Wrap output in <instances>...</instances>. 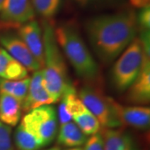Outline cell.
<instances>
[{
  "mask_svg": "<svg viewBox=\"0 0 150 150\" xmlns=\"http://www.w3.org/2000/svg\"><path fill=\"white\" fill-rule=\"evenodd\" d=\"M0 150H14L11 127L0 122Z\"/></svg>",
  "mask_w": 150,
  "mask_h": 150,
  "instance_id": "ffe728a7",
  "label": "cell"
},
{
  "mask_svg": "<svg viewBox=\"0 0 150 150\" xmlns=\"http://www.w3.org/2000/svg\"><path fill=\"white\" fill-rule=\"evenodd\" d=\"M92 48L105 64L113 62L137 37L136 13L123 10L93 17L85 24Z\"/></svg>",
  "mask_w": 150,
  "mask_h": 150,
  "instance_id": "6da1fadb",
  "label": "cell"
},
{
  "mask_svg": "<svg viewBox=\"0 0 150 150\" xmlns=\"http://www.w3.org/2000/svg\"><path fill=\"white\" fill-rule=\"evenodd\" d=\"M57 134L58 144L66 148L82 147L88 139V136L82 132L74 122L72 121L60 124V128Z\"/></svg>",
  "mask_w": 150,
  "mask_h": 150,
  "instance_id": "9a60e30c",
  "label": "cell"
},
{
  "mask_svg": "<svg viewBox=\"0 0 150 150\" xmlns=\"http://www.w3.org/2000/svg\"><path fill=\"white\" fill-rule=\"evenodd\" d=\"M137 25L139 31H149L150 29V5L139 8L136 14Z\"/></svg>",
  "mask_w": 150,
  "mask_h": 150,
  "instance_id": "44dd1931",
  "label": "cell"
},
{
  "mask_svg": "<svg viewBox=\"0 0 150 150\" xmlns=\"http://www.w3.org/2000/svg\"><path fill=\"white\" fill-rule=\"evenodd\" d=\"M30 77L19 80H8L0 79V94H7L16 98L23 104L27 95Z\"/></svg>",
  "mask_w": 150,
  "mask_h": 150,
  "instance_id": "e0dca14e",
  "label": "cell"
},
{
  "mask_svg": "<svg viewBox=\"0 0 150 150\" xmlns=\"http://www.w3.org/2000/svg\"><path fill=\"white\" fill-rule=\"evenodd\" d=\"M83 150H104L103 149V139L102 133L91 135L84 144Z\"/></svg>",
  "mask_w": 150,
  "mask_h": 150,
  "instance_id": "7402d4cb",
  "label": "cell"
},
{
  "mask_svg": "<svg viewBox=\"0 0 150 150\" xmlns=\"http://www.w3.org/2000/svg\"><path fill=\"white\" fill-rule=\"evenodd\" d=\"M150 33H140L144 48L143 64L139 74L128 88V101L139 105H146L150 101Z\"/></svg>",
  "mask_w": 150,
  "mask_h": 150,
  "instance_id": "52a82bcc",
  "label": "cell"
},
{
  "mask_svg": "<svg viewBox=\"0 0 150 150\" xmlns=\"http://www.w3.org/2000/svg\"><path fill=\"white\" fill-rule=\"evenodd\" d=\"M78 95L86 108L94 115L101 128L117 129L122 126L116 113L112 98L105 95L93 86L86 85L78 92Z\"/></svg>",
  "mask_w": 150,
  "mask_h": 150,
  "instance_id": "5b68a950",
  "label": "cell"
},
{
  "mask_svg": "<svg viewBox=\"0 0 150 150\" xmlns=\"http://www.w3.org/2000/svg\"><path fill=\"white\" fill-rule=\"evenodd\" d=\"M28 72L4 48H0V79L19 80L27 78L28 76Z\"/></svg>",
  "mask_w": 150,
  "mask_h": 150,
  "instance_id": "2e32d148",
  "label": "cell"
},
{
  "mask_svg": "<svg viewBox=\"0 0 150 150\" xmlns=\"http://www.w3.org/2000/svg\"><path fill=\"white\" fill-rule=\"evenodd\" d=\"M63 0H31L34 12L50 20L59 13Z\"/></svg>",
  "mask_w": 150,
  "mask_h": 150,
  "instance_id": "d6986e66",
  "label": "cell"
},
{
  "mask_svg": "<svg viewBox=\"0 0 150 150\" xmlns=\"http://www.w3.org/2000/svg\"><path fill=\"white\" fill-rule=\"evenodd\" d=\"M130 2L134 7L138 8H141L149 5L150 0H130Z\"/></svg>",
  "mask_w": 150,
  "mask_h": 150,
  "instance_id": "603a6c76",
  "label": "cell"
},
{
  "mask_svg": "<svg viewBox=\"0 0 150 150\" xmlns=\"http://www.w3.org/2000/svg\"><path fill=\"white\" fill-rule=\"evenodd\" d=\"M64 150H83V147H74V148H67Z\"/></svg>",
  "mask_w": 150,
  "mask_h": 150,
  "instance_id": "d4e9b609",
  "label": "cell"
},
{
  "mask_svg": "<svg viewBox=\"0 0 150 150\" xmlns=\"http://www.w3.org/2000/svg\"><path fill=\"white\" fill-rule=\"evenodd\" d=\"M22 103L14 97L0 94V122L14 127L21 118Z\"/></svg>",
  "mask_w": 150,
  "mask_h": 150,
  "instance_id": "5bb4252c",
  "label": "cell"
},
{
  "mask_svg": "<svg viewBox=\"0 0 150 150\" xmlns=\"http://www.w3.org/2000/svg\"><path fill=\"white\" fill-rule=\"evenodd\" d=\"M55 37L77 75L87 82L96 80L99 74L98 65L77 28L69 23L59 25L55 27Z\"/></svg>",
  "mask_w": 150,
  "mask_h": 150,
  "instance_id": "3957f363",
  "label": "cell"
},
{
  "mask_svg": "<svg viewBox=\"0 0 150 150\" xmlns=\"http://www.w3.org/2000/svg\"><path fill=\"white\" fill-rule=\"evenodd\" d=\"M43 44V79L46 88L56 103L72 84L67 70L64 56L55 37V26L50 20L42 22Z\"/></svg>",
  "mask_w": 150,
  "mask_h": 150,
  "instance_id": "7a4b0ae2",
  "label": "cell"
},
{
  "mask_svg": "<svg viewBox=\"0 0 150 150\" xmlns=\"http://www.w3.org/2000/svg\"><path fill=\"white\" fill-rule=\"evenodd\" d=\"M4 0H0V11L2 9V7H3V4H4Z\"/></svg>",
  "mask_w": 150,
  "mask_h": 150,
  "instance_id": "4316f807",
  "label": "cell"
},
{
  "mask_svg": "<svg viewBox=\"0 0 150 150\" xmlns=\"http://www.w3.org/2000/svg\"><path fill=\"white\" fill-rule=\"evenodd\" d=\"M44 150H61V149L59 148V146H54V147H51V148H48L47 149Z\"/></svg>",
  "mask_w": 150,
  "mask_h": 150,
  "instance_id": "484cf974",
  "label": "cell"
},
{
  "mask_svg": "<svg viewBox=\"0 0 150 150\" xmlns=\"http://www.w3.org/2000/svg\"><path fill=\"white\" fill-rule=\"evenodd\" d=\"M116 113L121 125L144 130L149 128L150 108L144 105L126 106L114 103Z\"/></svg>",
  "mask_w": 150,
  "mask_h": 150,
  "instance_id": "7c38bea8",
  "label": "cell"
},
{
  "mask_svg": "<svg viewBox=\"0 0 150 150\" xmlns=\"http://www.w3.org/2000/svg\"><path fill=\"white\" fill-rule=\"evenodd\" d=\"M104 150H138L131 135L118 129H105L102 133Z\"/></svg>",
  "mask_w": 150,
  "mask_h": 150,
  "instance_id": "4fadbf2b",
  "label": "cell"
},
{
  "mask_svg": "<svg viewBox=\"0 0 150 150\" xmlns=\"http://www.w3.org/2000/svg\"><path fill=\"white\" fill-rule=\"evenodd\" d=\"M31 0H4L0 11V21L14 28L34 19Z\"/></svg>",
  "mask_w": 150,
  "mask_h": 150,
  "instance_id": "9c48e42d",
  "label": "cell"
},
{
  "mask_svg": "<svg viewBox=\"0 0 150 150\" xmlns=\"http://www.w3.org/2000/svg\"><path fill=\"white\" fill-rule=\"evenodd\" d=\"M13 139L18 150H39L43 148V144L21 123L15 130Z\"/></svg>",
  "mask_w": 150,
  "mask_h": 150,
  "instance_id": "ac0fdd59",
  "label": "cell"
},
{
  "mask_svg": "<svg viewBox=\"0 0 150 150\" xmlns=\"http://www.w3.org/2000/svg\"><path fill=\"white\" fill-rule=\"evenodd\" d=\"M20 123L43 147L50 144L58 133L57 112L51 105H43L28 111Z\"/></svg>",
  "mask_w": 150,
  "mask_h": 150,
  "instance_id": "8992f818",
  "label": "cell"
},
{
  "mask_svg": "<svg viewBox=\"0 0 150 150\" xmlns=\"http://www.w3.org/2000/svg\"><path fill=\"white\" fill-rule=\"evenodd\" d=\"M17 34L26 44L41 69L43 67V44L42 27L35 19L27 22L17 28Z\"/></svg>",
  "mask_w": 150,
  "mask_h": 150,
  "instance_id": "8fae6325",
  "label": "cell"
},
{
  "mask_svg": "<svg viewBox=\"0 0 150 150\" xmlns=\"http://www.w3.org/2000/svg\"><path fill=\"white\" fill-rule=\"evenodd\" d=\"M0 44L2 48H4L28 71L35 72L41 69L36 59L17 33H13L9 30L0 32Z\"/></svg>",
  "mask_w": 150,
  "mask_h": 150,
  "instance_id": "ba28073f",
  "label": "cell"
},
{
  "mask_svg": "<svg viewBox=\"0 0 150 150\" xmlns=\"http://www.w3.org/2000/svg\"><path fill=\"white\" fill-rule=\"evenodd\" d=\"M55 103V99L46 88L42 69L33 72L30 78L27 95L22 104L23 111L28 112L33 108Z\"/></svg>",
  "mask_w": 150,
  "mask_h": 150,
  "instance_id": "30bf717a",
  "label": "cell"
},
{
  "mask_svg": "<svg viewBox=\"0 0 150 150\" xmlns=\"http://www.w3.org/2000/svg\"><path fill=\"white\" fill-rule=\"evenodd\" d=\"M117 59L112 69L111 79L114 88L123 93L134 83L142 67L144 48L139 38H135Z\"/></svg>",
  "mask_w": 150,
  "mask_h": 150,
  "instance_id": "277c9868",
  "label": "cell"
},
{
  "mask_svg": "<svg viewBox=\"0 0 150 150\" xmlns=\"http://www.w3.org/2000/svg\"><path fill=\"white\" fill-rule=\"evenodd\" d=\"M75 3H77L79 5L83 6V7H86V6L90 5V4H93L94 3H97V2H99L101 0H74Z\"/></svg>",
  "mask_w": 150,
  "mask_h": 150,
  "instance_id": "cb8c5ba5",
  "label": "cell"
}]
</instances>
